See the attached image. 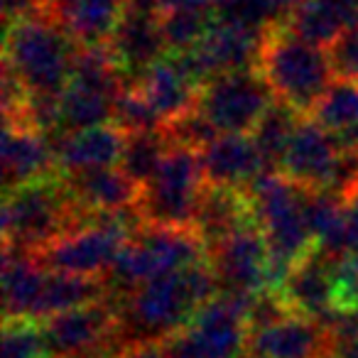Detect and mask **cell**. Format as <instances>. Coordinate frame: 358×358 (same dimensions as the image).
I'll use <instances>...</instances> for the list:
<instances>
[{
  "label": "cell",
  "mask_w": 358,
  "mask_h": 358,
  "mask_svg": "<svg viewBox=\"0 0 358 358\" xmlns=\"http://www.w3.org/2000/svg\"><path fill=\"white\" fill-rule=\"evenodd\" d=\"M219 294V280L209 258L182 273L164 275L140 285L120 299L118 307L120 346L138 341H167L194 322L196 312Z\"/></svg>",
  "instance_id": "cell-1"
},
{
  "label": "cell",
  "mask_w": 358,
  "mask_h": 358,
  "mask_svg": "<svg viewBox=\"0 0 358 358\" xmlns=\"http://www.w3.org/2000/svg\"><path fill=\"white\" fill-rule=\"evenodd\" d=\"M245 194L270 248L268 289L280 292L292 265L317 248L304 216V187L282 172H265Z\"/></svg>",
  "instance_id": "cell-2"
},
{
  "label": "cell",
  "mask_w": 358,
  "mask_h": 358,
  "mask_svg": "<svg viewBox=\"0 0 358 358\" xmlns=\"http://www.w3.org/2000/svg\"><path fill=\"white\" fill-rule=\"evenodd\" d=\"M258 71L275 99L302 115H312L334 81L327 50L307 45L287 27H270L263 32Z\"/></svg>",
  "instance_id": "cell-3"
},
{
  "label": "cell",
  "mask_w": 358,
  "mask_h": 358,
  "mask_svg": "<svg viewBox=\"0 0 358 358\" xmlns=\"http://www.w3.org/2000/svg\"><path fill=\"white\" fill-rule=\"evenodd\" d=\"M76 211L79 206L62 174L17 187L6 192L3 201V241L8 248L40 255L69 234Z\"/></svg>",
  "instance_id": "cell-4"
},
{
  "label": "cell",
  "mask_w": 358,
  "mask_h": 358,
  "mask_svg": "<svg viewBox=\"0 0 358 358\" xmlns=\"http://www.w3.org/2000/svg\"><path fill=\"white\" fill-rule=\"evenodd\" d=\"M76 45L47 15L6 27L3 62L17 74L30 96H62L71 79Z\"/></svg>",
  "instance_id": "cell-5"
},
{
  "label": "cell",
  "mask_w": 358,
  "mask_h": 358,
  "mask_svg": "<svg viewBox=\"0 0 358 358\" xmlns=\"http://www.w3.org/2000/svg\"><path fill=\"white\" fill-rule=\"evenodd\" d=\"M206 258L209 253L196 231L143 226L120 250L103 282L108 297L120 299L150 280L182 273Z\"/></svg>",
  "instance_id": "cell-6"
},
{
  "label": "cell",
  "mask_w": 358,
  "mask_h": 358,
  "mask_svg": "<svg viewBox=\"0 0 358 358\" xmlns=\"http://www.w3.org/2000/svg\"><path fill=\"white\" fill-rule=\"evenodd\" d=\"M206 177L199 150L172 145L157 177L143 187L138 211L145 226L194 231V216Z\"/></svg>",
  "instance_id": "cell-7"
},
{
  "label": "cell",
  "mask_w": 358,
  "mask_h": 358,
  "mask_svg": "<svg viewBox=\"0 0 358 358\" xmlns=\"http://www.w3.org/2000/svg\"><path fill=\"white\" fill-rule=\"evenodd\" d=\"M275 101L258 69L224 74L201 89L199 110L219 135H250Z\"/></svg>",
  "instance_id": "cell-8"
},
{
  "label": "cell",
  "mask_w": 358,
  "mask_h": 358,
  "mask_svg": "<svg viewBox=\"0 0 358 358\" xmlns=\"http://www.w3.org/2000/svg\"><path fill=\"white\" fill-rule=\"evenodd\" d=\"M209 263L219 280V292L253 297L268 289L270 248L258 221L209 250Z\"/></svg>",
  "instance_id": "cell-9"
},
{
  "label": "cell",
  "mask_w": 358,
  "mask_h": 358,
  "mask_svg": "<svg viewBox=\"0 0 358 358\" xmlns=\"http://www.w3.org/2000/svg\"><path fill=\"white\" fill-rule=\"evenodd\" d=\"M341 145L312 115H302L280 172L304 189H331L341 162Z\"/></svg>",
  "instance_id": "cell-10"
},
{
  "label": "cell",
  "mask_w": 358,
  "mask_h": 358,
  "mask_svg": "<svg viewBox=\"0 0 358 358\" xmlns=\"http://www.w3.org/2000/svg\"><path fill=\"white\" fill-rule=\"evenodd\" d=\"M0 169L6 192L32 185L37 179L59 174L57 152L45 133L27 125L6 123L0 143Z\"/></svg>",
  "instance_id": "cell-11"
},
{
  "label": "cell",
  "mask_w": 358,
  "mask_h": 358,
  "mask_svg": "<svg viewBox=\"0 0 358 358\" xmlns=\"http://www.w3.org/2000/svg\"><path fill=\"white\" fill-rule=\"evenodd\" d=\"M280 294L297 317L312 319V322L322 324L324 329L338 314L334 309V282L329 258L319 248H314L299 263L292 265Z\"/></svg>",
  "instance_id": "cell-12"
},
{
  "label": "cell",
  "mask_w": 358,
  "mask_h": 358,
  "mask_svg": "<svg viewBox=\"0 0 358 358\" xmlns=\"http://www.w3.org/2000/svg\"><path fill=\"white\" fill-rule=\"evenodd\" d=\"M206 185L248 192L255 179L270 172L250 135H219L199 152Z\"/></svg>",
  "instance_id": "cell-13"
},
{
  "label": "cell",
  "mask_w": 358,
  "mask_h": 358,
  "mask_svg": "<svg viewBox=\"0 0 358 358\" xmlns=\"http://www.w3.org/2000/svg\"><path fill=\"white\" fill-rule=\"evenodd\" d=\"M145 99L150 101L164 125L185 118L199 108L201 86L187 74L172 55L152 64L138 81H135Z\"/></svg>",
  "instance_id": "cell-14"
},
{
  "label": "cell",
  "mask_w": 358,
  "mask_h": 358,
  "mask_svg": "<svg viewBox=\"0 0 358 358\" xmlns=\"http://www.w3.org/2000/svg\"><path fill=\"white\" fill-rule=\"evenodd\" d=\"M59 174H79L89 169L118 167L125 148V133L118 125H99V128L64 133L55 140Z\"/></svg>",
  "instance_id": "cell-15"
},
{
  "label": "cell",
  "mask_w": 358,
  "mask_h": 358,
  "mask_svg": "<svg viewBox=\"0 0 358 358\" xmlns=\"http://www.w3.org/2000/svg\"><path fill=\"white\" fill-rule=\"evenodd\" d=\"M327 346V329L304 317L282 319L260 331H250L245 358H322Z\"/></svg>",
  "instance_id": "cell-16"
},
{
  "label": "cell",
  "mask_w": 358,
  "mask_h": 358,
  "mask_svg": "<svg viewBox=\"0 0 358 358\" xmlns=\"http://www.w3.org/2000/svg\"><path fill=\"white\" fill-rule=\"evenodd\" d=\"M47 17L79 47L108 45L123 20V0H52Z\"/></svg>",
  "instance_id": "cell-17"
},
{
  "label": "cell",
  "mask_w": 358,
  "mask_h": 358,
  "mask_svg": "<svg viewBox=\"0 0 358 358\" xmlns=\"http://www.w3.org/2000/svg\"><path fill=\"white\" fill-rule=\"evenodd\" d=\"M250 224H255V214L245 192L214 185L204 187V194L196 206L194 231L204 241L206 253Z\"/></svg>",
  "instance_id": "cell-18"
},
{
  "label": "cell",
  "mask_w": 358,
  "mask_h": 358,
  "mask_svg": "<svg viewBox=\"0 0 358 358\" xmlns=\"http://www.w3.org/2000/svg\"><path fill=\"white\" fill-rule=\"evenodd\" d=\"M108 47L125 84H135L150 66L169 55L159 20H143V17L128 15H123Z\"/></svg>",
  "instance_id": "cell-19"
},
{
  "label": "cell",
  "mask_w": 358,
  "mask_h": 358,
  "mask_svg": "<svg viewBox=\"0 0 358 358\" xmlns=\"http://www.w3.org/2000/svg\"><path fill=\"white\" fill-rule=\"evenodd\" d=\"M74 196L76 206L84 211H123L140 201L143 187L128 177L120 167L89 169L79 174H62Z\"/></svg>",
  "instance_id": "cell-20"
},
{
  "label": "cell",
  "mask_w": 358,
  "mask_h": 358,
  "mask_svg": "<svg viewBox=\"0 0 358 358\" xmlns=\"http://www.w3.org/2000/svg\"><path fill=\"white\" fill-rule=\"evenodd\" d=\"M47 265L35 253L8 248L3 253V312L6 319H35Z\"/></svg>",
  "instance_id": "cell-21"
},
{
  "label": "cell",
  "mask_w": 358,
  "mask_h": 358,
  "mask_svg": "<svg viewBox=\"0 0 358 358\" xmlns=\"http://www.w3.org/2000/svg\"><path fill=\"white\" fill-rule=\"evenodd\" d=\"M118 96L120 94L99 89V86L81 84V81H69L59 99L62 135L113 123Z\"/></svg>",
  "instance_id": "cell-22"
},
{
  "label": "cell",
  "mask_w": 358,
  "mask_h": 358,
  "mask_svg": "<svg viewBox=\"0 0 358 358\" xmlns=\"http://www.w3.org/2000/svg\"><path fill=\"white\" fill-rule=\"evenodd\" d=\"M312 118L322 123L343 150L358 148V84L334 81L312 110Z\"/></svg>",
  "instance_id": "cell-23"
},
{
  "label": "cell",
  "mask_w": 358,
  "mask_h": 358,
  "mask_svg": "<svg viewBox=\"0 0 358 358\" xmlns=\"http://www.w3.org/2000/svg\"><path fill=\"white\" fill-rule=\"evenodd\" d=\"M299 120H302L299 110L275 99L270 108L263 113V118L258 120V125L253 128V133H250L270 172H280V167H282V157L287 152V145L292 140L294 130H297Z\"/></svg>",
  "instance_id": "cell-24"
},
{
  "label": "cell",
  "mask_w": 358,
  "mask_h": 358,
  "mask_svg": "<svg viewBox=\"0 0 358 358\" xmlns=\"http://www.w3.org/2000/svg\"><path fill=\"white\" fill-rule=\"evenodd\" d=\"M169 148H172V140L167 138L164 128L155 130V133L125 135L123 157H120L118 167L123 169L133 182L145 187L157 177L159 167H162V162L167 159Z\"/></svg>",
  "instance_id": "cell-25"
},
{
  "label": "cell",
  "mask_w": 358,
  "mask_h": 358,
  "mask_svg": "<svg viewBox=\"0 0 358 358\" xmlns=\"http://www.w3.org/2000/svg\"><path fill=\"white\" fill-rule=\"evenodd\" d=\"M216 13H192V10H169L159 17L164 42L169 52H189L204 40V35L214 25Z\"/></svg>",
  "instance_id": "cell-26"
},
{
  "label": "cell",
  "mask_w": 358,
  "mask_h": 358,
  "mask_svg": "<svg viewBox=\"0 0 358 358\" xmlns=\"http://www.w3.org/2000/svg\"><path fill=\"white\" fill-rule=\"evenodd\" d=\"M113 125H118L125 135L155 133V130L164 128L157 110L150 106V101L135 84H125V89L120 91L118 101H115Z\"/></svg>",
  "instance_id": "cell-27"
},
{
  "label": "cell",
  "mask_w": 358,
  "mask_h": 358,
  "mask_svg": "<svg viewBox=\"0 0 358 358\" xmlns=\"http://www.w3.org/2000/svg\"><path fill=\"white\" fill-rule=\"evenodd\" d=\"M0 358H52L42 322L35 319H6Z\"/></svg>",
  "instance_id": "cell-28"
},
{
  "label": "cell",
  "mask_w": 358,
  "mask_h": 358,
  "mask_svg": "<svg viewBox=\"0 0 358 358\" xmlns=\"http://www.w3.org/2000/svg\"><path fill=\"white\" fill-rule=\"evenodd\" d=\"M334 282V309L338 314H358V255L341 253L329 258Z\"/></svg>",
  "instance_id": "cell-29"
},
{
  "label": "cell",
  "mask_w": 358,
  "mask_h": 358,
  "mask_svg": "<svg viewBox=\"0 0 358 358\" xmlns=\"http://www.w3.org/2000/svg\"><path fill=\"white\" fill-rule=\"evenodd\" d=\"M329 66L334 81L358 84V22L348 25L331 45L327 47Z\"/></svg>",
  "instance_id": "cell-30"
},
{
  "label": "cell",
  "mask_w": 358,
  "mask_h": 358,
  "mask_svg": "<svg viewBox=\"0 0 358 358\" xmlns=\"http://www.w3.org/2000/svg\"><path fill=\"white\" fill-rule=\"evenodd\" d=\"M322 358H358V314H336L327 327Z\"/></svg>",
  "instance_id": "cell-31"
},
{
  "label": "cell",
  "mask_w": 358,
  "mask_h": 358,
  "mask_svg": "<svg viewBox=\"0 0 358 358\" xmlns=\"http://www.w3.org/2000/svg\"><path fill=\"white\" fill-rule=\"evenodd\" d=\"M52 0H3V17L6 25L30 20V17L47 15Z\"/></svg>",
  "instance_id": "cell-32"
},
{
  "label": "cell",
  "mask_w": 358,
  "mask_h": 358,
  "mask_svg": "<svg viewBox=\"0 0 358 358\" xmlns=\"http://www.w3.org/2000/svg\"><path fill=\"white\" fill-rule=\"evenodd\" d=\"M341 234H343V253L358 255V194L348 196L343 201Z\"/></svg>",
  "instance_id": "cell-33"
},
{
  "label": "cell",
  "mask_w": 358,
  "mask_h": 358,
  "mask_svg": "<svg viewBox=\"0 0 358 358\" xmlns=\"http://www.w3.org/2000/svg\"><path fill=\"white\" fill-rule=\"evenodd\" d=\"M113 358H169L164 341H138L120 346Z\"/></svg>",
  "instance_id": "cell-34"
},
{
  "label": "cell",
  "mask_w": 358,
  "mask_h": 358,
  "mask_svg": "<svg viewBox=\"0 0 358 358\" xmlns=\"http://www.w3.org/2000/svg\"><path fill=\"white\" fill-rule=\"evenodd\" d=\"M123 15L159 20L164 15V0H123Z\"/></svg>",
  "instance_id": "cell-35"
},
{
  "label": "cell",
  "mask_w": 358,
  "mask_h": 358,
  "mask_svg": "<svg viewBox=\"0 0 358 358\" xmlns=\"http://www.w3.org/2000/svg\"><path fill=\"white\" fill-rule=\"evenodd\" d=\"M317 3L327 8L334 17H338L346 27L358 22V0H317Z\"/></svg>",
  "instance_id": "cell-36"
},
{
  "label": "cell",
  "mask_w": 358,
  "mask_h": 358,
  "mask_svg": "<svg viewBox=\"0 0 358 358\" xmlns=\"http://www.w3.org/2000/svg\"><path fill=\"white\" fill-rule=\"evenodd\" d=\"M192 10V13H216L214 0H164V13Z\"/></svg>",
  "instance_id": "cell-37"
},
{
  "label": "cell",
  "mask_w": 358,
  "mask_h": 358,
  "mask_svg": "<svg viewBox=\"0 0 358 358\" xmlns=\"http://www.w3.org/2000/svg\"><path fill=\"white\" fill-rule=\"evenodd\" d=\"M241 0H214V10H216V17L219 15H226L229 10H234L238 6Z\"/></svg>",
  "instance_id": "cell-38"
},
{
  "label": "cell",
  "mask_w": 358,
  "mask_h": 358,
  "mask_svg": "<svg viewBox=\"0 0 358 358\" xmlns=\"http://www.w3.org/2000/svg\"><path fill=\"white\" fill-rule=\"evenodd\" d=\"M356 194H358V189H356Z\"/></svg>",
  "instance_id": "cell-39"
}]
</instances>
